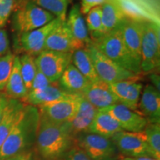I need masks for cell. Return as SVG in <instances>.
<instances>
[{
	"label": "cell",
	"instance_id": "1",
	"mask_svg": "<svg viewBox=\"0 0 160 160\" xmlns=\"http://www.w3.org/2000/svg\"><path fill=\"white\" fill-rule=\"evenodd\" d=\"M36 145L42 160H63L75 145V138L68 122L56 123L40 115Z\"/></svg>",
	"mask_w": 160,
	"mask_h": 160
},
{
	"label": "cell",
	"instance_id": "24",
	"mask_svg": "<svg viewBox=\"0 0 160 160\" xmlns=\"http://www.w3.org/2000/svg\"><path fill=\"white\" fill-rule=\"evenodd\" d=\"M69 93H65L58 85L57 82L52 83L45 89L38 91H28L23 100L27 105L39 108L46 104L51 103L61 98L65 97Z\"/></svg>",
	"mask_w": 160,
	"mask_h": 160
},
{
	"label": "cell",
	"instance_id": "25",
	"mask_svg": "<svg viewBox=\"0 0 160 160\" xmlns=\"http://www.w3.org/2000/svg\"><path fill=\"white\" fill-rule=\"evenodd\" d=\"M4 91L5 92V95L9 99L18 100L25 99L28 93L20 72L19 57L18 56H15L13 59L11 75Z\"/></svg>",
	"mask_w": 160,
	"mask_h": 160
},
{
	"label": "cell",
	"instance_id": "36",
	"mask_svg": "<svg viewBox=\"0 0 160 160\" xmlns=\"http://www.w3.org/2000/svg\"><path fill=\"white\" fill-rule=\"evenodd\" d=\"M10 52V42L7 32L5 29L0 28V57H2Z\"/></svg>",
	"mask_w": 160,
	"mask_h": 160
},
{
	"label": "cell",
	"instance_id": "40",
	"mask_svg": "<svg viewBox=\"0 0 160 160\" xmlns=\"http://www.w3.org/2000/svg\"><path fill=\"white\" fill-rule=\"evenodd\" d=\"M134 160H157L155 158L152 157H148V156H145V157H136L133 158Z\"/></svg>",
	"mask_w": 160,
	"mask_h": 160
},
{
	"label": "cell",
	"instance_id": "12",
	"mask_svg": "<svg viewBox=\"0 0 160 160\" xmlns=\"http://www.w3.org/2000/svg\"><path fill=\"white\" fill-rule=\"evenodd\" d=\"M119 124L122 131L142 132L148 125V120L137 111H132L121 103L104 108Z\"/></svg>",
	"mask_w": 160,
	"mask_h": 160
},
{
	"label": "cell",
	"instance_id": "34",
	"mask_svg": "<svg viewBox=\"0 0 160 160\" xmlns=\"http://www.w3.org/2000/svg\"><path fill=\"white\" fill-rule=\"evenodd\" d=\"M63 160H91L82 149L75 145L66 154Z\"/></svg>",
	"mask_w": 160,
	"mask_h": 160
},
{
	"label": "cell",
	"instance_id": "22",
	"mask_svg": "<svg viewBox=\"0 0 160 160\" xmlns=\"http://www.w3.org/2000/svg\"><path fill=\"white\" fill-rule=\"evenodd\" d=\"M25 104L18 99H9L0 121V149L19 119Z\"/></svg>",
	"mask_w": 160,
	"mask_h": 160
},
{
	"label": "cell",
	"instance_id": "27",
	"mask_svg": "<svg viewBox=\"0 0 160 160\" xmlns=\"http://www.w3.org/2000/svg\"><path fill=\"white\" fill-rule=\"evenodd\" d=\"M86 26L92 42L97 41L105 35L102 21V6L91 9L86 14Z\"/></svg>",
	"mask_w": 160,
	"mask_h": 160
},
{
	"label": "cell",
	"instance_id": "32",
	"mask_svg": "<svg viewBox=\"0 0 160 160\" xmlns=\"http://www.w3.org/2000/svg\"><path fill=\"white\" fill-rule=\"evenodd\" d=\"M17 0H0V28H3L14 8Z\"/></svg>",
	"mask_w": 160,
	"mask_h": 160
},
{
	"label": "cell",
	"instance_id": "26",
	"mask_svg": "<svg viewBox=\"0 0 160 160\" xmlns=\"http://www.w3.org/2000/svg\"><path fill=\"white\" fill-rule=\"evenodd\" d=\"M71 63L90 82L99 79L87 48L75 50L72 52Z\"/></svg>",
	"mask_w": 160,
	"mask_h": 160
},
{
	"label": "cell",
	"instance_id": "13",
	"mask_svg": "<svg viewBox=\"0 0 160 160\" xmlns=\"http://www.w3.org/2000/svg\"><path fill=\"white\" fill-rule=\"evenodd\" d=\"M139 81V77H138L109 84L119 103L134 111L138 110V105L143 89L142 83Z\"/></svg>",
	"mask_w": 160,
	"mask_h": 160
},
{
	"label": "cell",
	"instance_id": "7",
	"mask_svg": "<svg viewBox=\"0 0 160 160\" xmlns=\"http://www.w3.org/2000/svg\"><path fill=\"white\" fill-rule=\"evenodd\" d=\"M93 59V65L98 77L105 82L111 84L117 82L139 77L128 71L104 55L93 43L86 47Z\"/></svg>",
	"mask_w": 160,
	"mask_h": 160
},
{
	"label": "cell",
	"instance_id": "41",
	"mask_svg": "<svg viewBox=\"0 0 160 160\" xmlns=\"http://www.w3.org/2000/svg\"><path fill=\"white\" fill-rule=\"evenodd\" d=\"M118 160H134V159L131 157H124V158H120V159H119Z\"/></svg>",
	"mask_w": 160,
	"mask_h": 160
},
{
	"label": "cell",
	"instance_id": "39",
	"mask_svg": "<svg viewBox=\"0 0 160 160\" xmlns=\"http://www.w3.org/2000/svg\"><path fill=\"white\" fill-rule=\"evenodd\" d=\"M151 80L152 81L153 84H151L152 85H153L157 88L158 91H159V76L156 73H151L150 76Z\"/></svg>",
	"mask_w": 160,
	"mask_h": 160
},
{
	"label": "cell",
	"instance_id": "35",
	"mask_svg": "<svg viewBox=\"0 0 160 160\" xmlns=\"http://www.w3.org/2000/svg\"><path fill=\"white\" fill-rule=\"evenodd\" d=\"M106 0H82L79 6L82 14L86 15L91 9L98 6H102Z\"/></svg>",
	"mask_w": 160,
	"mask_h": 160
},
{
	"label": "cell",
	"instance_id": "4",
	"mask_svg": "<svg viewBox=\"0 0 160 160\" xmlns=\"http://www.w3.org/2000/svg\"><path fill=\"white\" fill-rule=\"evenodd\" d=\"M141 44V71L150 73L159 65V26L148 20H142Z\"/></svg>",
	"mask_w": 160,
	"mask_h": 160
},
{
	"label": "cell",
	"instance_id": "15",
	"mask_svg": "<svg viewBox=\"0 0 160 160\" xmlns=\"http://www.w3.org/2000/svg\"><path fill=\"white\" fill-rule=\"evenodd\" d=\"M81 95L98 109H104L119 103L109 84L100 79L90 82Z\"/></svg>",
	"mask_w": 160,
	"mask_h": 160
},
{
	"label": "cell",
	"instance_id": "21",
	"mask_svg": "<svg viewBox=\"0 0 160 160\" xmlns=\"http://www.w3.org/2000/svg\"><path fill=\"white\" fill-rule=\"evenodd\" d=\"M126 17V13L119 3L115 0H106L102 5L104 33H108L119 28Z\"/></svg>",
	"mask_w": 160,
	"mask_h": 160
},
{
	"label": "cell",
	"instance_id": "28",
	"mask_svg": "<svg viewBox=\"0 0 160 160\" xmlns=\"http://www.w3.org/2000/svg\"><path fill=\"white\" fill-rule=\"evenodd\" d=\"M33 3L53 14L56 18L66 21L68 13V0H31Z\"/></svg>",
	"mask_w": 160,
	"mask_h": 160
},
{
	"label": "cell",
	"instance_id": "17",
	"mask_svg": "<svg viewBox=\"0 0 160 160\" xmlns=\"http://www.w3.org/2000/svg\"><path fill=\"white\" fill-rule=\"evenodd\" d=\"M45 50L62 53H72L77 50L75 41L66 21L62 22L50 33L46 40Z\"/></svg>",
	"mask_w": 160,
	"mask_h": 160
},
{
	"label": "cell",
	"instance_id": "9",
	"mask_svg": "<svg viewBox=\"0 0 160 160\" xmlns=\"http://www.w3.org/2000/svg\"><path fill=\"white\" fill-rule=\"evenodd\" d=\"M71 53H62L44 50L35 57L38 70L45 76L51 83L57 82L63 72L71 63Z\"/></svg>",
	"mask_w": 160,
	"mask_h": 160
},
{
	"label": "cell",
	"instance_id": "18",
	"mask_svg": "<svg viewBox=\"0 0 160 160\" xmlns=\"http://www.w3.org/2000/svg\"><path fill=\"white\" fill-rule=\"evenodd\" d=\"M99 109L81 95L77 113L68 122L71 133L74 138L81 133H87Z\"/></svg>",
	"mask_w": 160,
	"mask_h": 160
},
{
	"label": "cell",
	"instance_id": "42",
	"mask_svg": "<svg viewBox=\"0 0 160 160\" xmlns=\"http://www.w3.org/2000/svg\"><path fill=\"white\" fill-rule=\"evenodd\" d=\"M68 2H69V0H68Z\"/></svg>",
	"mask_w": 160,
	"mask_h": 160
},
{
	"label": "cell",
	"instance_id": "8",
	"mask_svg": "<svg viewBox=\"0 0 160 160\" xmlns=\"http://www.w3.org/2000/svg\"><path fill=\"white\" fill-rule=\"evenodd\" d=\"M81 94H67L38 108L40 115L56 123L69 122L77 113Z\"/></svg>",
	"mask_w": 160,
	"mask_h": 160
},
{
	"label": "cell",
	"instance_id": "31",
	"mask_svg": "<svg viewBox=\"0 0 160 160\" xmlns=\"http://www.w3.org/2000/svg\"><path fill=\"white\" fill-rule=\"evenodd\" d=\"M15 55L12 53L0 57V91H4L11 75Z\"/></svg>",
	"mask_w": 160,
	"mask_h": 160
},
{
	"label": "cell",
	"instance_id": "16",
	"mask_svg": "<svg viewBox=\"0 0 160 160\" xmlns=\"http://www.w3.org/2000/svg\"><path fill=\"white\" fill-rule=\"evenodd\" d=\"M138 109L140 114L148 123H158L160 121V93L151 84H148L142 91Z\"/></svg>",
	"mask_w": 160,
	"mask_h": 160
},
{
	"label": "cell",
	"instance_id": "30",
	"mask_svg": "<svg viewBox=\"0 0 160 160\" xmlns=\"http://www.w3.org/2000/svg\"><path fill=\"white\" fill-rule=\"evenodd\" d=\"M144 132L152 157L160 160V123H148Z\"/></svg>",
	"mask_w": 160,
	"mask_h": 160
},
{
	"label": "cell",
	"instance_id": "33",
	"mask_svg": "<svg viewBox=\"0 0 160 160\" xmlns=\"http://www.w3.org/2000/svg\"><path fill=\"white\" fill-rule=\"evenodd\" d=\"M51 84L52 83L49 81V79L39 70L37 69L35 77L33 80V82H32L31 88L29 91H41V90L45 89L48 86L51 85Z\"/></svg>",
	"mask_w": 160,
	"mask_h": 160
},
{
	"label": "cell",
	"instance_id": "6",
	"mask_svg": "<svg viewBox=\"0 0 160 160\" xmlns=\"http://www.w3.org/2000/svg\"><path fill=\"white\" fill-rule=\"evenodd\" d=\"M55 18L51 13L28 0L15 13L13 20V28L21 34L39 28Z\"/></svg>",
	"mask_w": 160,
	"mask_h": 160
},
{
	"label": "cell",
	"instance_id": "14",
	"mask_svg": "<svg viewBox=\"0 0 160 160\" xmlns=\"http://www.w3.org/2000/svg\"><path fill=\"white\" fill-rule=\"evenodd\" d=\"M142 20L126 17L119 28L123 41L130 54L140 65L141 62V44L142 35Z\"/></svg>",
	"mask_w": 160,
	"mask_h": 160
},
{
	"label": "cell",
	"instance_id": "38",
	"mask_svg": "<svg viewBox=\"0 0 160 160\" xmlns=\"http://www.w3.org/2000/svg\"><path fill=\"white\" fill-rule=\"evenodd\" d=\"M9 98L5 94H0V121L3 117L4 112L6 108V106L8 102Z\"/></svg>",
	"mask_w": 160,
	"mask_h": 160
},
{
	"label": "cell",
	"instance_id": "3",
	"mask_svg": "<svg viewBox=\"0 0 160 160\" xmlns=\"http://www.w3.org/2000/svg\"><path fill=\"white\" fill-rule=\"evenodd\" d=\"M104 55L128 71L137 75L141 74L140 65L127 49L119 28L106 33L97 41L92 42Z\"/></svg>",
	"mask_w": 160,
	"mask_h": 160
},
{
	"label": "cell",
	"instance_id": "37",
	"mask_svg": "<svg viewBox=\"0 0 160 160\" xmlns=\"http://www.w3.org/2000/svg\"><path fill=\"white\" fill-rule=\"evenodd\" d=\"M5 160H39V159H38L37 156L36 155L34 151H33L31 149L29 151L18 153V154L8 158Z\"/></svg>",
	"mask_w": 160,
	"mask_h": 160
},
{
	"label": "cell",
	"instance_id": "19",
	"mask_svg": "<svg viewBox=\"0 0 160 160\" xmlns=\"http://www.w3.org/2000/svg\"><path fill=\"white\" fill-rule=\"evenodd\" d=\"M66 22L75 41L77 50L86 48L91 43L85 20L80 11L79 5H75L71 8Z\"/></svg>",
	"mask_w": 160,
	"mask_h": 160
},
{
	"label": "cell",
	"instance_id": "20",
	"mask_svg": "<svg viewBox=\"0 0 160 160\" xmlns=\"http://www.w3.org/2000/svg\"><path fill=\"white\" fill-rule=\"evenodd\" d=\"M58 85L62 91L69 94H82L90 83L74 65L69 64L62 75L57 81Z\"/></svg>",
	"mask_w": 160,
	"mask_h": 160
},
{
	"label": "cell",
	"instance_id": "23",
	"mask_svg": "<svg viewBox=\"0 0 160 160\" xmlns=\"http://www.w3.org/2000/svg\"><path fill=\"white\" fill-rule=\"evenodd\" d=\"M122 131L117 122L103 109H99L87 133H94L106 138H111Z\"/></svg>",
	"mask_w": 160,
	"mask_h": 160
},
{
	"label": "cell",
	"instance_id": "11",
	"mask_svg": "<svg viewBox=\"0 0 160 160\" xmlns=\"http://www.w3.org/2000/svg\"><path fill=\"white\" fill-rule=\"evenodd\" d=\"M61 19L55 18L47 25L33 31L19 35V45L25 53L37 57L45 50L46 40L52 31L62 22Z\"/></svg>",
	"mask_w": 160,
	"mask_h": 160
},
{
	"label": "cell",
	"instance_id": "10",
	"mask_svg": "<svg viewBox=\"0 0 160 160\" xmlns=\"http://www.w3.org/2000/svg\"><path fill=\"white\" fill-rule=\"evenodd\" d=\"M111 139L119 153L126 157H152L144 131L142 132L121 131L113 135Z\"/></svg>",
	"mask_w": 160,
	"mask_h": 160
},
{
	"label": "cell",
	"instance_id": "2",
	"mask_svg": "<svg viewBox=\"0 0 160 160\" xmlns=\"http://www.w3.org/2000/svg\"><path fill=\"white\" fill-rule=\"evenodd\" d=\"M39 119L37 107L25 105L19 119L0 149V160L31 149L36 144Z\"/></svg>",
	"mask_w": 160,
	"mask_h": 160
},
{
	"label": "cell",
	"instance_id": "29",
	"mask_svg": "<svg viewBox=\"0 0 160 160\" xmlns=\"http://www.w3.org/2000/svg\"><path fill=\"white\" fill-rule=\"evenodd\" d=\"M19 62L20 72L24 84L26 88L29 91L37 71L35 63V57L28 53H24L21 57H19Z\"/></svg>",
	"mask_w": 160,
	"mask_h": 160
},
{
	"label": "cell",
	"instance_id": "5",
	"mask_svg": "<svg viewBox=\"0 0 160 160\" xmlns=\"http://www.w3.org/2000/svg\"><path fill=\"white\" fill-rule=\"evenodd\" d=\"M75 144L91 160H118L121 153L111 139L91 133H83L75 138Z\"/></svg>",
	"mask_w": 160,
	"mask_h": 160
}]
</instances>
